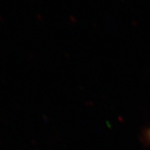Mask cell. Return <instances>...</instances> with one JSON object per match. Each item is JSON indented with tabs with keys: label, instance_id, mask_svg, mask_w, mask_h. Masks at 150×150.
Returning a JSON list of instances; mask_svg holds the SVG:
<instances>
[{
	"label": "cell",
	"instance_id": "6da1fadb",
	"mask_svg": "<svg viewBox=\"0 0 150 150\" xmlns=\"http://www.w3.org/2000/svg\"><path fill=\"white\" fill-rule=\"evenodd\" d=\"M144 140L146 143L150 145V127L147 129L144 133Z\"/></svg>",
	"mask_w": 150,
	"mask_h": 150
}]
</instances>
